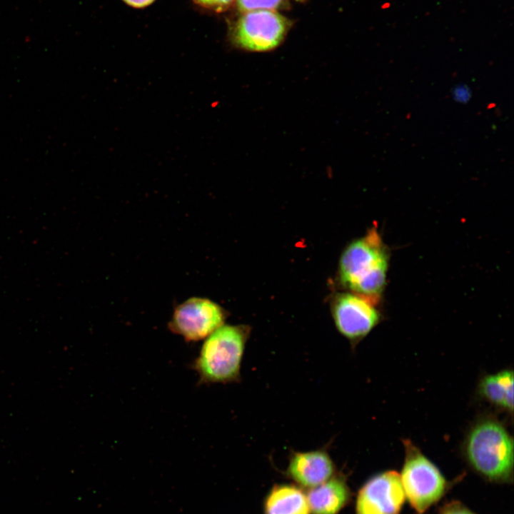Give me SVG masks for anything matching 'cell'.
Returning a JSON list of instances; mask_svg holds the SVG:
<instances>
[{
	"label": "cell",
	"instance_id": "obj_13",
	"mask_svg": "<svg viewBox=\"0 0 514 514\" xmlns=\"http://www.w3.org/2000/svg\"><path fill=\"white\" fill-rule=\"evenodd\" d=\"M283 0H237L238 8L243 12L268 9L274 10L279 7Z\"/></svg>",
	"mask_w": 514,
	"mask_h": 514
},
{
	"label": "cell",
	"instance_id": "obj_12",
	"mask_svg": "<svg viewBox=\"0 0 514 514\" xmlns=\"http://www.w3.org/2000/svg\"><path fill=\"white\" fill-rule=\"evenodd\" d=\"M480 394L491 403L510 412L513 410V373L505 370L486 376L480 383Z\"/></svg>",
	"mask_w": 514,
	"mask_h": 514
},
{
	"label": "cell",
	"instance_id": "obj_17",
	"mask_svg": "<svg viewBox=\"0 0 514 514\" xmlns=\"http://www.w3.org/2000/svg\"><path fill=\"white\" fill-rule=\"evenodd\" d=\"M127 5L133 8H144L151 5L155 0H123Z\"/></svg>",
	"mask_w": 514,
	"mask_h": 514
},
{
	"label": "cell",
	"instance_id": "obj_8",
	"mask_svg": "<svg viewBox=\"0 0 514 514\" xmlns=\"http://www.w3.org/2000/svg\"><path fill=\"white\" fill-rule=\"evenodd\" d=\"M405 498L400 475L386 471L371 478L361 488L356 514H399Z\"/></svg>",
	"mask_w": 514,
	"mask_h": 514
},
{
	"label": "cell",
	"instance_id": "obj_14",
	"mask_svg": "<svg viewBox=\"0 0 514 514\" xmlns=\"http://www.w3.org/2000/svg\"><path fill=\"white\" fill-rule=\"evenodd\" d=\"M234 0H193L199 6L214 11H223L227 9Z\"/></svg>",
	"mask_w": 514,
	"mask_h": 514
},
{
	"label": "cell",
	"instance_id": "obj_9",
	"mask_svg": "<svg viewBox=\"0 0 514 514\" xmlns=\"http://www.w3.org/2000/svg\"><path fill=\"white\" fill-rule=\"evenodd\" d=\"M333 472L334 465L329 455L320 450L294 453L288 467L292 479L311 488L328 480Z\"/></svg>",
	"mask_w": 514,
	"mask_h": 514
},
{
	"label": "cell",
	"instance_id": "obj_6",
	"mask_svg": "<svg viewBox=\"0 0 514 514\" xmlns=\"http://www.w3.org/2000/svg\"><path fill=\"white\" fill-rule=\"evenodd\" d=\"M226 318L224 310L215 302L192 297L177 306L168 327L186 342H196L206 338L222 326Z\"/></svg>",
	"mask_w": 514,
	"mask_h": 514
},
{
	"label": "cell",
	"instance_id": "obj_4",
	"mask_svg": "<svg viewBox=\"0 0 514 514\" xmlns=\"http://www.w3.org/2000/svg\"><path fill=\"white\" fill-rule=\"evenodd\" d=\"M404 446L400 481L405 498L418 514H423L443 495L445 480L437 467L411 442L405 440Z\"/></svg>",
	"mask_w": 514,
	"mask_h": 514
},
{
	"label": "cell",
	"instance_id": "obj_2",
	"mask_svg": "<svg viewBox=\"0 0 514 514\" xmlns=\"http://www.w3.org/2000/svg\"><path fill=\"white\" fill-rule=\"evenodd\" d=\"M248 336L247 327L232 325H223L208 336L190 365L198 376V383L238 381Z\"/></svg>",
	"mask_w": 514,
	"mask_h": 514
},
{
	"label": "cell",
	"instance_id": "obj_10",
	"mask_svg": "<svg viewBox=\"0 0 514 514\" xmlns=\"http://www.w3.org/2000/svg\"><path fill=\"white\" fill-rule=\"evenodd\" d=\"M306 497L313 514H337L348 503L350 491L344 480L335 477L311 488Z\"/></svg>",
	"mask_w": 514,
	"mask_h": 514
},
{
	"label": "cell",
	"instance_id": "obj_7",
	"mask_svg": "<svg viewBox=\"0 0 514 514\" xmlns=\"http://www.w3.org/2000/svg\"><path fill=\"white\" fill-rule=\"evenodd\" d=\"M376 303L353 293L338 294L332 303V316L338 331L351 343L366 336L379 323Z\"/></svg>",
	"mask_w": 514,
	"mask_h": 514
},
{
	"label": "cell",
	"instance_id": "obj_3",
	"mask_svg": "<svg viewBox=\"0 0 514 514\" xmlns=\"http://www.w3.org/2000/svg\"><path fill=\"white\" fill-rule=\"evenodd\" d=\"M465 453L472 467L485 478L498 483L512 480L513 441L501 423L484 418L470 430Z\"/></svg>",
	"mask_w": 514,
	"mask_h": 514
},
{
	"label": "cell",
	"instance_id": "obj_16",
	"mask_svg": "<svg viewBox=\"0 0 514 514\" xmlns=\"http://www.w3.org/2000/svg\"><path fill=\"white\" fill-rule=\"evenodd\" d=\"M440 514H474L466 507L458 502L447 504L441 510Z\"/></svg>",
	"mask_w": 514,
	"mask_h": 514
},
{
	"label": "cell",
	"instance_id": "obj_5",
	"mask_svg": "<svg viewBox=\"0 0 514 514\" xmlns=\"http://www.w3.org/2000/svg\"><path fill=\"white\" fill-rule=\"evenodd\" d=\"M290 23L280 14L268 9L244 12L233 32L234 44L250 51H267L284 39Z\"/></svg>",
	"mask_w": 514,
	"mask_h": 514
},
{
	"label": "cell",
	"instance_id": "obj_18",
	"mask_svg": "<svg viewBox=\"0 0 514 514\" xmlns=\"http://www.w3.org/2000/svg\"><path fill=\"white\" fill-rule=\"evenodd\" d=\"M301 1H303V0H301Z\"/></svg>",
	"mask_w": 514,
	"mask_h": 514
},
{
	"label": "cell",
	"instance_id": "obj_1",
	"mask_svg": "<svg viewBox=\"0 0 514 514\" xmlns=\"http://www.w3.org/2000/svg\"><path fill=\"white\" fill-rule=\"evenodd\" d=\"M389 253L376 228L353 241L339 263L340 278L353 293L378 303L386 283Z\"/></svg>",
	"mask_w": 514,
	"mask_h": 514
},
{
	"label": "cell",
	"instance_id": "obj_15",
	"mask_svg": "<svg viewBox=\"0 0 514 514\" xmlns=\"http://www.w3.org/2000/svg\"><path fill=\"white\" fill-rule=\"evenodd\" d=\"M452 96L456 102L465 104L471 97V90L465 84H459L453 88Z\"/></svg>",
	"mask_w": 514,
	"mask_h": 514
},
{
	"label": "cell",
	"instance_id": "obj_11",
	"mask_svg": "<svg viewBox=\"0 0 514 514\" xmlns=\"http://www.w3.org/2000/svg\"><path fill=\"white\" fill-rule=\"evenodd\" d=\"M265 514H309L310 508L305 493L291 485L274 486L264 504Z\"/></svg>",
	"mask_w": 514,
	"mask_h": 514
}]
</instances>
